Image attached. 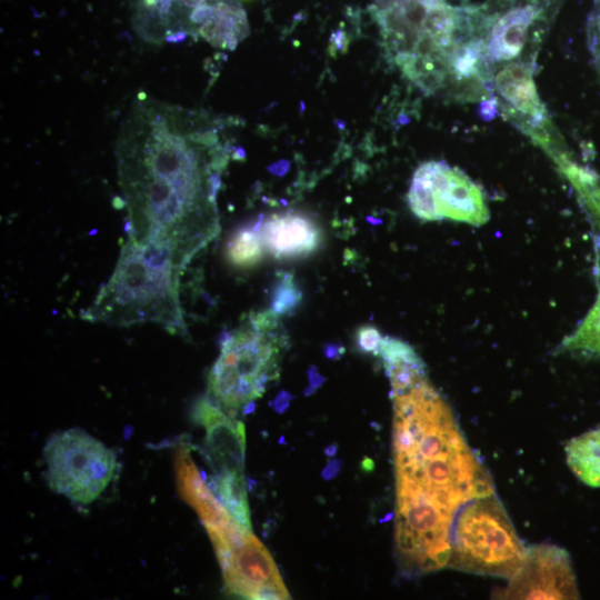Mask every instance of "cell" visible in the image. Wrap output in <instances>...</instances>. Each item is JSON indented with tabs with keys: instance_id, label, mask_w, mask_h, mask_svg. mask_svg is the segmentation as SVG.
<instances>
[{
	"instance_id": "cb8c5ba5",
	"label": "cell",
	"mask_w": 600,
	"mask_h": 600,
	"mask_svg": "<svg viewBox=\"0 0 600 600\" xmlns=\"http://www.w3.org/2000/svg\"><path fill=\"white\" fill-rule=\"evenodd\" d=\"M383 337L372 326H362L356 333L357 344L361 351L378 356Z\"/></svg>"
},
{
	"instance_id": "5bb4252c",
	"label": "cell",
	"mask_w": 600,
	"mask_h": 600,
	"mask_svg": "<svg viewBox=\"0 0 600 600\" xmlns=\"http://www.w3.org/2000/svg\"><path fill=\"white\" fill-rule=\"evenodd\" d=\"M260 232L264 249L278 259L308 256L321 242L317 223L292 211L276 213L263 220Z\"/></svg>"
},
{
	"instance_id": "f1b7e54d",
	"label": "cell",
	"mask_w": 600,
	"mask_h": 600,
	"mask_svg": "<svg viewBox=\"0 0 600 600\" xmlns=\"http://www.w3.org/2000/svg\"><path fill=\"white\" fill-rule=\"evenodd\" d=\"M207 0H174L173 4H172V8L174 6V3H178L177 4V8L180 9V8H184V9H196L202 4L206 3ZM171 8V10H172ZM170 10V12H171ZM170 14V13H169ZM169 17V16H168ZM168 21V19H167Z\"/></svg>"
},
{
	"instance_id": "7a4b0ae2",
	"label": "cell",
	"mask_w": 600,
	"mask_h": 600,
	"mask_svg": "<svg viewBox=\"0 0 600 600\" xmlns=\"http://www.w3.org/2000/svg\"><path fill=\"white\" fill-rule=\"evenodd\" d=\"M392 440L397 486L454 514L467 502L493 494L447 403L426 404L399 418Z\"/></svg>"
},
{
	"instance_id": "8fae6325",
	"label": "cell",
	"mask_w": 600,
	"mask_h": 600,
	"mask_svg": "<svg viewBox=\"0 0 600 600\" xmlns=\"http://www.w3.org/2000/svg\"><path fill=\"white\" fill-rule=\"evenodd\" d=\"M174 468L178 490L198 513L213 547L231 546L240 540L247 529L234 520L211 491L187 447L176 450Z\"/></svg>"
},
{
	"instance_id": "277c9868",
	"label": "cell",
	"mask_w": 600,
	"mask_h": 600,
	"mask_svg": "<svg viewBox=\"0 0 600 600\" xmlns=\"http://www.w3.org/2000/svg\"><path fill=\"white\" fill-rule=\"evenodd\" d=\"M288 338L271 310L250 312L223 338L209 371L210 400L228 410L252 408L278 379Z\"/></svg>"
},
{
	"instance_id": "d6986e66",
	"label": "cell",
	"mask_w": 600,
	"mask_h": 600,
	"mask_svg": "<svg viewBox=\"0 0 600 600\" xmlns=\"http://www.w3.org/2000/svg\"><path fill=\"white\" fill-rule=\"evenodd\" d=\"M263 217L251 227H246L236 232L228 246L229 260L239 267H249L258 263L264 250L260 228Z\"/></svg>"
},
{
	"instance_id": "d4e9b609",
	"label": "cell",
	"mask_w": 600,
	"mask_h": 600,
	"mask_svg": "<svg viewBox=\"0 0 600 600\" xmlns=\"http://www.w3.org/2000/svg\"><path fill=\"white\" fill-rule=\"evenodd\" d=\"M349 43L350 38L344 30L343 24H341L330 34L328 52L332 58H337L339 53L343 54L348 51Z\"/></svg>"
},
{
	"instance_id": "5b68a950",
	"label": "cell",
	"mask_w": 600,
	"mask_h": 600,
	"mask_svg": "<svg viewBox=\"0 0 600 600\" xmlns=\"http://www.w3.org/2000/svg\"><path fill=\"white\" fill-rule=\"evenodd\" d=\"M458 513L448 566L477 574L511 578L522 566L527 549L499 500L493 494L476 498Z\"/></svg>"
},
{
	"instance_id": "9a60e30c",
	"label": "cell",
	"mask_w": 600,
	"mask_h": 600,
	"mask_svg": "<svg viewBox=\"0 0 600 600\" xmlns=\"http://www.w3.org/2000/svg\"><path fill=\"white\" fill-rule=\"evenodd\" d=\"M378 356L390 380L391 392L406 390L426 379V366L412 347L391 337H383Z\"/></svg>"
},
{
	"instance_id": "30bf717a",
	"label": "cell",
	"mask_w": 600,
	"mask_h": 600,
	"mask_svg": "<svg viewBox=\"0 0 600 600\" xmlns=\"http://www.w3.org/2000/svg\"><path fill=\"white\" fill-rule=\"evenodd\" d=\"M217 558L229 593L256 600L290 598L271 554L251 532L241 547Z\"/></svg>"
},
{
	"instance_id": "7402d4cb",
	"label": "cell",
	"mask_w": 600,
	"mask_h": 600,
	"mask_svg": "<svg viewBox=\"0 0 600 600\" xmlns=\"http://www.w3.org/2000/svg\"><path fill=\"white\" fill-rule=\"evenodd\" d=\"M567 173L591 210L600 229V186L583 170L570 169Z\"/></svg>"
},
{
	"instance_id": "d6a6232c",
	"label": "cell",
	"mask_w": 600,
	"mask_h": 600,
	"mask_svg": "<svg viewBox=\"0 0 600 600\" xmlns=\"http://www.w3.org/2000/svg\"><path fill=\"white\" fill-rule=\"evenodd\" d=\"M333 123L340 131L346 129V121L342 119H336Z\"/></svg>"
},
{
	"instance_id": "4316f807",
	"label": "cell",
	"mask_w": 600,
	"mask_h": 600,
	"mask_svg": "<svg viewBox=\"0 0 600 600\" xmlns=\"http://www.w3.org/2000/svg\"><path fill=\"white\" fill-rule=\"evenodd\" d=\"M341 467H342L341 460L336 459V460L330 461V462L327 464V467L323 469V471H322V477H323L326 480L332 479L334 476L338 474V472L340 471Z\"/></svg>"
},
{
	"instance_id": "9c48e42d",
	"label": "cell",
	"mask_w": 600,
	"mask_h": 600,
	"mask_svg": "<svg viewBox=\"0 0 600 600\" xmlns=\"http://www.w3.org/2000/svg\"><path fill=\"white\" fill-rule=\"evenodd\" d=\"M501 593L506 599H577L578 590L569 554L552 544L527 549L520 569Z\"/></svg>"
},
{
	"instance_id": "ffe728a7",
	"label": "cell",
	"mask_w": 600,
	"mask_h": 600,
	"mask_svg": "<svg viewBox=\"0 0 600 600\" xmlns=\"http://www.w3.org/2000/svg\"><path fill=\"white\" fill-rule=\"evenodd\" d=\"M564 351L600 354V284L593 306L577 329L561 342Z\"/></svg>"
},
{
	"instance_id": "44dd1931",
	"label": "cell",
	"mask_w": 600,
	"mask_h": 600,
	"mask_svg": "<svg viewBox=\"0 0 600 600\" xmlns=\"http://www.w3.org/2000/svg\"><path fill=\"white\" fill-rule=\"evenodd\" d=\"M302 299L301 290L290 272H281L271 291L270 308L278 317L298 308Z\"/></svg>"
},
{
	"instance_id": "836d02e7",
	"label": "cell",
	"mask_w": 600,
	"mask_h": 600,
	"mask_svg": "<svg viewBox=\"0 0 600 600\" xmlns=\"http://www.w3.org/2000/svg\"><path fill=\"white\" fill-rule=\"evenodd\" d=\"M336 451H337V447L334 444H331L326 448V453L328 456H334Z\"/></svg>"
},
{
	"instance_id": "1f68e13d",
	"label": "cell",
	"mask_w": 600,
	"mask_h": 600,
	"mask_svg": "<svg viewBox=\"0 0 600 600\" xmlns=\"http://www.w3.org/2000/svg\"><path fill=\"white\" fill-rule=\"evenodd\" d=\"M398 0H376L377 6L379 8H387L393 3H396Z\"/></svg>"
},
{
	"instance_id": "484cf974",
	"label": "cell",
	"mask_w": 600,
	"mask_h": 600,
	"mask_svg": "<svg viewBox=\"0 0 600 600\" xmlns=\"http://www.w3.org/2000/svg\"><path fill=\"white\" fill-rule=\"evenodd\" d=\"M214 12V4L204 3L191 11L189 14V21L192 24H202L206 22Z\"/></svg>"
},
{
	"instance_id": "6da1fadb",
	"label": "cell",
	"mask_w": 600,
	"mask_h": 600,
	"mask_svg": "<svg viewBox=\"0 0 600 600\" xmlns=\"http://www.w3.org/2000/svg\"><path fill=\"white\" fill-rule=\"evenodd\" d=\"M174 111L143 108L118 146L128 239L171 250L187 267L219 233L217 197L229 142L206 158L200 132L182 136Z\"/></svg>"
},
{
	"instance_id": "ba28073f",
	"label": "cell",
	"mask_w": 600,
	"mask_h": 600,
	"mask_svg": "<svg viewBox=\"0 0 600 600\" xmlns=\"http://www.w3.org/2000/svg\"><path fill=\"white\" fill-rule=\"evenodd\" d=\"M408 202L411 211L426 221L449 219L479 227L489 220L481 188L444 161H428L414 171Z\"/></svg>"
},
{
	"instance_id": "603a6c76",
	"label": "cell",
	"mask_w": 600,
	"mask_h": 600,
	"mask_svg": "<svg viewBox=\"0 0 600 600\" xmlns=\"http://www.w3.org/2000/svg\"><path fill=\"white\" fill-rule=\"evenodd\" d=\"M587 44L600 74V0H596L587 22Z\"/></svg>"
},
{
	"instance_id": "52a82bcc",
	"label": "cell",
	"mask_w": 600,
	"mask_h": 600,
	"mask_svg": "<svg viewBox=\"0 0 600 600\" xmlns=\"http://www.w3.org/2000/svg\"><path fill=\"white\" fill-rule=\"evenodd\" d=\"M43 456L49 487L80 504L91 503L104 491L117 467L116 453L78 428L54 433Z\"/></svg>"
},
{
	"instance_id": "4fadbf2b",
	"label": "cell",
	"mask_w": 600,
	"mask_h": 600,
	"mask_svg": "<svg viewBox=\"0 0 600 600\" xmlns=\"http://www.w3.org/2000/svg\"><path fill=\"white\" fill-rule=\"evenodd\" d=\"M192 417L206 430L203 456L213 476H244L243 423L224 414L214 402L206 398L197 402Z\"/></svg>"
},
{
	"instance_id": "8992f818",
	"label": "cell",
	"mask_w": 600,
	"mask_h": 600,
	"mask_svg": "<svg viewBox=\"0 0 600 600\" xmlns=\"http://www.w3.org/2000/svg\"><path fill=\"white\" fill-rule=\"evenodd\" d=\"M563 0H497L478 9V33L493 72L511 62H536Z\"/></svg>"
},
{
	"instance_id": "e575fe53",
	"label": "cell",
	"mask_w": 600,
	"mask_h": 600,
	"mask_svg": "<svg viewBox=\"0 0 600 600\" xmlns=\"http://www.w3.org/2000/svg\"><path fill=\"white\" fill-rule=\"evenodd\" d=\"M299 106H300V108H299L300 113H303L304 110H306V104H304V102L301 100V101L299 102Z\"/></svg>"
},
{
	"instance_id": "f546056e",
	"label": "cell",
	"mask_w": 600,
	"mask_h": 600,
	"mask_svg": "<svg viewBox=\"0 0 600 600\" xmlns=\"http://www.w3.org/2000/svg\"><path fill=\"white\" fill-rule=\"evenodd\" d=\"M288 403H289V396L286 399H283L281 398V394H280L276 399L273 407L277 411L282 412L288 407Z\"/></svg>"
},
{
	"instance_id": "e0dca14e",
	"label": "cell",
	"mask_w": 600,
	"mask_h": 600,
	"mask_svg": "<svg viewBox=\"0 0 600 600\" xmlns=\"http://www.w3.org/2000/svg\"><path fill=\"white\" fill-rule=\"evenodd\" d=\"M566 454L570 470L581 482L600 488V428L572 438Z\"/></svg>"
},
{
	"instance_id": "4dcf8cb0",
	"label": "cell",
	"mask_w": 600,
	"mask_h": 600,
	"mask_svg": "<svg viewBox=\"0 0 600 600\" xmlns=\"http://www.w3.org/2000/svg\"><path fill=\"white\" fill-rule=\"evenodd\" d=\"M231 156L234 160H244L246 151L242 147L238 146V147H234Z\"/></svg>"
},
{
	"instance_id": "3957f363",
	"label": "cell",
	"mask_w": 600,
	"mask_h": 600,
	"mask_svg": "<svg viewBox=\"0 0 600 600\" xmlns=\"http://www.w3.org/2000/svg\"><path fill=\"white\" fill-rule=\"evenodd\" d=\"M184 269L171 250L127 239L110 278L83 319L121 327L156 323L171 333H184L180 300Z\"/></svg>"
},
{
	"instance_id": "ac0fdd59",
	"label": "cell",
	"mask_w": 600,
	"mask_h": 600,
	"mask_svg": "<svg viewBox=\"0 0 600 600\" xmlns=\"http://www.w3.org/2000/svg\"><path fill=\"white\" fill-rule=\"evenodd\" d=\"M207 483L234 520L251 530L244 476H211Z\"/></svg>"
},
{
	"instance_id": "2e32d148",
	"label": "cell",
	"mask_w": 600,
	"mask_h": 600,
	"mask_svg": "<svg viewBox=\"0 0 600 600\" xmlns=\"http://www.w3.org/2000/svg\"><path fill=\"white\" fill-rule=\"evenodd\" d=\"M198 32L212 46L233 50L249 32L246 12L239 6L217 2L214 12Z\"/></svg>"
},
{
	"instance_id": "7c38bea8",
	"label": "cell",
	"mask_w": 600,
	"mask_h": 600,
	"mask_svg": "<svg viewBox=\"0 0 600 600\" xmlns=\"http://www.w3.org/2000/svg\"><path fill=\"white\" fill-rule=\"evenodd\" d=\"M536 62H511L492 76V98L497 107L514 123L536 134L547 129L548 113L533 81Z\"/></svg>"
},
{
	"instance_id": "83f0119b",
	"label": "cell",
	"mask_w": 600,
	"mask_h": 600,
	"mask_svg": "<svg viewBox=\"0 0 600 600\" xmlns=\"http://www.w3.org/2000/svg\"><path fill=\"white\" fill-rule=\"evenodd\" d=\"M290 162L288 160H279L268 167V170L277 176H283L289 170Z\"/></svg>"
}]
</instances>
